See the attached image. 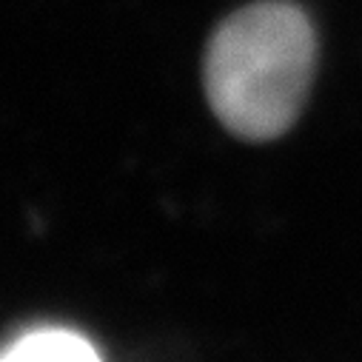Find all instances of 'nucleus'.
Returning a JSON list of instances; mask_svg holds the SVG:
<instances>
[{"instance_id": "f03ea898", "label": "nucleus", "mask_w": 362, "mask_h": 362, "mask_svg": "<svg viewBox=\"0 0 362 362\" xmlns=\"http://www.w3.org/2000/svg\"><path fill=\"white\" fill-rule=\"evenodd\" d=\"M0 356L9 362H95L100 359V351L80 331L40 325L18 334Z\"/></svg>"}, {"instance_id": "f257e3e1", "label": "nucleus", "mask_w": 362, "mask_h": 362, "mask_svg": "<svg viewBox=\"0 0 362 362\" xmlns=\"http://www.w3.org/2000/svg\"><path fill=\"white\" fill-rule=\"evenodd\" d=\"M317 37L303 9L265 0L231 15L206 52V95L220 123L243 140L291 129L314 74Z\"/></svg>"}]
</instances>
